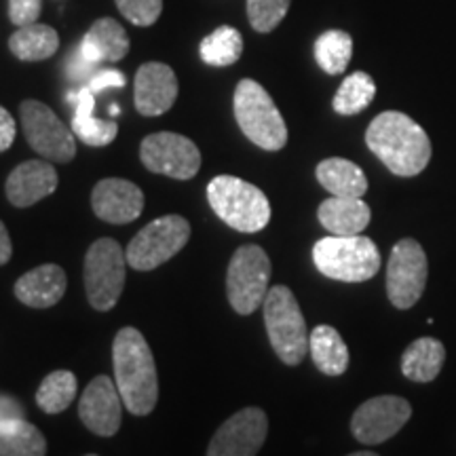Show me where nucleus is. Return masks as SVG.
Returning <instances> with one entry per match:
<instances>
[{"mask_svg":"<svg viewBox=\"0 0 456 456\" xmlns=\"http://www.w3.org/2000/svg\"><path fill=\"white\" fill-rule=\"evenodd\" d=\"M366 144L391 174L402 178L419 175L431 161V140L408 114L387 110L370 123Z\"/></svg>","mask_w":456,"mask_h":456,"instance_id":"f257e3e1","label":"nucleus"},{"mask_svg":"<svg viewBox=\"0 0 456 456\" xmlns=\"http://www.w3.org/2000/svg\"><path fill=\"white\" fill-rule=\"evenodd\" d=\"M114 383L125 408L135 416H148L159 399L157 363L144 334L135 328H123L112 345Z\"/></svg>","mask_w":456,"mask_h":456,"instance_id":"f03ea898","label":"nucleus"},{"mask_svg":"<svg viewBox=\"0 0 456 456\" xmlns=\"http://www.w3.org/2000/svg\"><path fill=\"white\" fill-rule=\"evenodd\" d=\"M313 262L328 279L362 283L380 271V252L372 239L362 235L319 239L313 248Z\"/></svg>","mask_w":456,"mask_h":456,"instance_id":"7ed1b4c3","label":"nucleus"},{"mask_svg":"<svg viewBox=\"0 0 456 456\" xmlns=\"http://www.w3.org/2000/svg\"><path fill=\"white\" fill-rule=\"evenodd\" d=\"M235 118L243 135L262 151L277 152L288 144V127L269 95V91L252 78L239 81L235 89Z\"/></svg>","mask_w":456,"mask_h":456,"instance_id":"20e7f679","label":"nucleus"},{"mask_svg":"<svg viewBox=\"0 0 456 456\" xmlns=\"http://www.w3.org/2000/svg\"><path fill=\"white\" fill-rule=\"evenodd\" d=\"M208 201L216 216L239 232H258L271 220L265 192L235 175H218L209 182Z\"/></svg>","mask_w":456,"mask_h":456,"instance_id":"39448f33","label":"nucleus"},{"mask_svg":"<svg viewBox=\"0 0 456 456\" xmlns=\"http://www.w3.org/2000/svg\"><path fill=\"white\" fill-rule=\"evenodd\" d=\"M262 311L273 351L285 366H298L309 353L311 334L306 332L305 315L292 289L285 285L271 288L262 302Z\"/></svg>","mask_w":456,"mask_h":456,"instance_id":"423d86ee","label":"nucleus"},{"mask_svg":"<svg viewBox=\"0 0 456 456\" xmlns=\"http://www.w3.org/2000/svg\"><path fill=\"white\" fill-rule=\"evenodd\" d=\"M271 260L260 245H241L226 273V296L239 315H252L269 294Z\"/></svg>","mask_w":456,"mask_h":456,"instance_id":"0eeeda50","label":"nucleus"},{"mask_svg":"<svg viewBox=\"0 0 456 456\" xmlns=\"http://www.w3.org/2000/svg\"><path fill=\"white\" fill-rule=\"evenodd\" d=\"M127 256L114 239H100L85 256V289L95 311H110L121 298Z\"/></svg>","mask_w":456,"mask_h":456,"instance_id":"6e6552de","label":"nucleus"},{"mask_svg":"<svg viewBox=\"0 0 456 456\" xmlns=\"http://www.w3.org/2000/svg\"><path fill=\"white\" fill-rule=\"evenodd\" d=\"M191 239V224L182 216H163L152 220L131 239L125 256L131 269L152 271L174 258Z\"/></svg>","mask_w":456,"mask_h":456,"instance_id":"1a4fd4ad","label":"nucleus"},{"mask_svg":"<svg viewBox=\"0 0 456 456\" xmlns=\"http://www.w3.org/2000/svg\"><path fill=\"white\" fill-rule=\"evenodd\" d=\"M429 262L423 245L414 239H402L393 245L387 262V296L395 309H412L427 288Z\"/></svg>","mask_w":456,"mask_h":456,"instance_id":"9d476101","label":"nucleus"},{"mask_svg":"<svg viewBox=\"0 0 456 456\" xmlns=\"http://www.w3.org/2000/svg\"><path fill=\"white\" fill-rule=\"evenodd\" d=\"M20 118L28 144L45 161L70 163L77 155V142L72 129H68L60 117L38 100H26L20 104Z\"/></svg>","mask_w":456,"mask_h":456,"instance_id":"9b49d317","label":"nucleus"},{"mask_svg":"<svg viewBox=\"0 0 456 456\" xmlns=\"http://www.w3.org/2000/svg\"><path fill=\"white\" fill-rule=\"evenodd\" d=\"M140 159L152 174L174 180L195 178L201 167V152L195 142L171 131L146 135L140 144Z\"/></svg>","mask_w":456,"mask_h":456,"instance_id":"f8f14e48","label":"nucleus"},{"mask_svg":"<svg viewBox=\"0 0 456 456\" xmlns=\"http://www.w3.org/2000/svg\"><path fill=\"white\" fill-rule=\"evenodd\" d=\"M410 416H412V406L408 399L397 395L372 397L355 410L351 419V431L357 442L374 446L397 436Z\"/></svg>","mask_w":456,"mask_h":456,"instance_id":"ddd939ff","label":"nucleus"},{"mask_svg":"<svg viewBox=\"0 0 456 456\" xmlns=\"http://www.w3.org/2000/svg\"><path fill=\"white\" fill-rule=\"evenodd\" d=\"M269 436L265 410L243 408L224 420L209 442L208 456H256Z\"/></svg>","mask_w":456,"mask_h":456,"instance_id":"4468645a","label":"nucleus"},{"mask_svg":"<svg viewBox=\"0 0 456 456\" xmlns=\"http://www.w3.org/2000/svg\"><path fill=\"white\" fill-rule=\"evenodd\" d=\"M123 397L110 376H95L83 391L78 402V416L95 436L112 437L121 429Z\"/></svg>","mask_w":456,"mask_h":456,"instance_id":"2eb2a0df","label":"nucleus"},{"mask_svg":"<svg viewBox=\"0 0 456 456\" xmlns=\"http://www.w3.org/2000/svg\"><path fill=\"white\" fill-rule=\"evenodd\" d=\"M178 98V78L167 64L148 61L135 72L134 102L142 117H161Z\"/></svg>","mask_w":456,"mask_h":456,"instance_id":"dca6fc26","label":"nucleus"},{"mask_svg":"<svg viewBox=\"0 0 456 456\" xmlns=\"http://www.w3.org/2000/svg\"><path fill=\"white\" fill-rule=\"evenodd\" d=\"M91 208L100 220L110 224H127L140 218L144 209V192L138 184L121 178H106L91 192Z\"/></svg>","mask_w":456,"mask_h":456,"instance_id":"f3484780","label":"nucleus"},{"mask_svg":"<svg viewBox=\"0 0 456 456\" xmlns=\"http://www.w3.org/2000/svg\"><path fill=\"white\" fill-rule=\"evenodd\" d=\"M57 188V171L49 161H26L11 171L7 178V199L15 208H30L53 195Z\"/></svg>","mask_w":456,"mask_h":456,"instance_id":"a211bd4d","label":"nucleus"},{"mask_svg":"<svg viewBox=\"0 0 456 456\" xmlns=\"http://www.w3.org/2000/svg\"><path fill=\"white\" fill-rule=\"evenodd\" d=\"M66 288L64 269L57 265H43L17 279L13 292L21 305L32 309H49L64 298Z\"/></svg>","mask_w":456,"mask_h":456,"instance_id":"6ab92c4d","label":"nucleus"},{"mask_svg":"<svg viewBox=\"0 0 456 456\" xmlns=\"http://www.w3.org/2000/svg\"><path fill=\"white\" fill-rule=\"evenodd\" d=\"M68 102L74 104L72 134L87 146L112 144L118 134L117 121H104L95 117V94L89 87H81L68 94Z\"/></svg>","mask_w":456,"mask_h":456,"instance_id":"aec40b11","label":"nucleus"},{"mask_svg":"<svg viewBox=\"0 0 456 456\" xmlns=\"http://www.w3.org/2000/svg\"><path fill=\"white\" fill-rule=\"evenodd\" d=\"M129 37L125 28L112 17H102L89 28L78 45V53L91 64L100 66L102 61H121L129 53Z\"/></svg>","mask_w":456,"mask_h":456,"instance_id":"412c9836","label":"nucleus"},{"mask_svg":"<svg viewBox=\"0 0 456 456\" xmlns=\"http://www.w3.org/2000/svg\"><path fill=\"white\" fill-rule=\"evenodd\" d=\"M317 218L330 235L349 237L362 235V231L372 220L370 205L355 197H330L319 205Z\"/></svg>","mask_w":456,"mask_h":456,"instance_id":"4be33fe9","label":"nucleus"},{"mask_svg":"<svg viewBox=\"0 0 456 456\" xmlns=\"http://www.w3.org/2000/svg\"><path fill=\"white\" fill-rule=\"evenodd\" d=\"M317 180L332 197L362 199L368 192V178L363 169L346 159H326L317 165Z\"/></svg>","mask_w":456,"mask_h":456,"instance_id":"5701e85b","label":"nucleus"},{"mask_svg":"<svg viewBox=\"0 0 456 456\" xmlns=\"http://www.w3.org/2000/svg\"><path fill=\"white\" fill-rule=\"evenodd\" d=\"M446 349L437 338L423 336L410 342L402 355V372L412 383H431L442 372Z\"/></svg>","mask_w":456,"mask_h":456,"instance_id":"b1692460","label":"nucleus"},{"mask_svg":"<svg viewBox=\"0 0 456 456\" xmlns=\"http://www.w3.org/2000/svg\"><path fill=\"white\" fill-rule=\"evenodd\" d=\"M309 353L319 372L340 376L349 368V349L332 326H317L309 336Z\"/></svg>","mask_w":456,"mask_h":456,"instance_id":"393cba45","label":"nucleus"},{"mask_svg":"<svg viewBox=\"0 0 456 456\" xmlns=\"http://www.w3.org/2000/svg\"><path fill=\"white\" fill-rule=\"evenodd\" d=\"M9 49L21 61H43L53 57L60 49V37L51 26L37 21V24L17 28V32L9 38Z\"/></svg>","mask_w":456,"mask_h":456,"instance_id":"a878e982","label":"nucleus"},{"mask_svg":"<svg viewBox=\"0 0 456 456\" xmlns=\"http://www.w3.org/2000/svg\"><path fill=\"white\" fill-rule=\"evenodd\" d=\"M47 440L26 419L0 423V456H45Z\"/></svg>","mask_w":456,"mask_h":456,"instance_id":"bb28decb","label":"nucleus"},{"mask_svg":"<svg viewBox=\"0 0 456 456\" xmlns=\"http://www.w3.org/2000/svg\"><path fill=\"white\" fill-rule=\"evenodd\" d=\"M243 53V37L237 28L220 26L203 38L199 45V55L208 66L226 68L239 61Z\"/></svg>","mask_w":456,"mask_h":456,"instance_id":"cd10ccee","label":"nucleus"},{"mask_svg":"<svg viewBox=\"0 0 456 456\" xmlns=\"http://www.w3.org/2000/svg\"><path fill=\"white\" fill-rule=\"evenodd\" d=\"M376 95L374 78L366 72H353L342 81V85L334 95V110L342 117H353V114L363 112L372 104Z\"/></svg>","mask_w":456,"mask_h":456,"instance_id":"c85d7f7f","label":"nucleus"},{"mask_svg":"<svg viewBox=\"0 0 456 456\" xmlns=\"http://www.w3.org/2000/svg\"><path fill=\"white\" fill-rule=\"evenodd\" d=\"M77 397V376L70 370H55L37 391V406L47 414H60L70 406Z\"/></svg>","mask_w":456,"mask_h":456,"instance_id":"c756f323","label":"nucleus"},{"mask_svg":"<svg viewBox=\"0 0 456 456\" xmlns=\"http://www.w3.org/2000/svg\"><path fill=\"white\" fill-rule=\"evenodd\" d=\"M353 57L351 34L342 30H328L315 41V60L326 74H342Z\"/></svg>","mask_w":456,"mask_h":456,"instance_id":"7c9ffc66","label":"nucleus"},{"mask_svg":"<svg viewBox=\"0 0 456 456\" xmlns=\"http://www.w3.org/2000/svg\"><path fill=\"white\" fill-rule=\"evenodd\" d=\"M292 0H248L249 24L256 32H273L288 15Z\"/></svg>","mask_w":456,"mask_h":456,"instance_id":"2f4dec72","label":"nucleus"},{"mask_svg":"<svg viewBox=\"0 0 456 456\" xmlns=\"http://www.w3.org/2000/svg\"><path fill=\"white\" fill-rule=\"evenodd\" d=\"M123 17L134 26H152L163 13V0H114Z\"/></svg>","mask_w":456,"mask_h":456,"instance_id":"473e14b6","label":"nucleus"},{"mask_svg":"<svg viewBox=\"0 0 456 456\" xmlns=\"http://www.w3.org/2000/svg\"><path fill=\"white\" fill-rule=\"evenodd\" d=\"M43 0H9V20L17 28L37 24Z\"/></svg>","mask_w":456,"mask_h":456,"instance_id":"72a5a7b5","label":"nucleus"},{"mask_svg":"<svg viewBox=\"0 0 456 456\" xmlns=\"http://www.w3.org/2000/svg\"><path fill=\"white\" fill-rule=\"evenodd\" d=\"M125 74L123 72H118V70H100V72H95L94 77L89 78V83H87V87L94 91L95 95L100 94V91H104V89H121V87H125Z\"/></svg>","mask_w":456,"mask_h":456,"instance_id":"f704fd0d","label":"nucleus"},{"mask_svg":"<svg viewBox=\"0 0 456 456\" xmlns=\"http://www.w3.org/2000/svg\"><path fill=\"white\" fill-rule=\"evenodd\" d=\"M15 134L17 127L13 117H11L9 110H4V108L0 106V152L9 151V148L13 146Z\"/></svg>","mask_w":456,"mask_h":456,"instance_id":"c9c22d12","label":"nucleus"},{"mask_svg":"<svg viewBox=\"0 0 456 456\" xmlns=\"http://www.w3.org/2000/svg\"><path fill=\"white\" fill-rule=\"evenodd\" d=\"M17 419H26L24 406L15 397L0 395V423H9V420Z\"/></svg>","mask_w":456,"mask_h":456,"instance_id":"e433bc0d","label":"nucleus"},{"mask_svg":"<svg viewBox=\"0 0 456 456\" xmlns=\"http://www.w3.org/2000/svg\"><path fill=\"white\" fill-rule=\"evenodd\" d=\"M11 254H13V245H11V237L4 228L3 222H0V266L7 265L11 260Z\"/></svg>","mask_w":456,"mask_h":456,"instance_id":"4c0bfd02","label":"nucleus"},{"mask_svg":"<svg viewBox=\"0 0 456 456\" xmlns=\"http://www.w3.org/2000/svg\"><path fill=\"white\" fill-rule=\"evenodd\" d=\"M349 456H380V454L370 452V450H362V452H353V454H349Z\"/></svg>","mask_w":456,"mask_h":456,"instance_id":"58836bf2","label":"nucleus"},{"mask_svg":"<svg viewBox=\"0 0 456 456\" xmlns=\"http://www.w3.org/2000/svg\"><path fill=\"white\" fill-rule=\"evenodd\" d=\"M118 112H121V110H118V106H112V108H110V114H114V117H117Z\"/></svg>","mask_w":456,"mask_h":456,"instance_id":"ea45409f","label":"nucleus"},{"mask_svg":"<svg viewBox=\"0 0 456 456\" xmlns=\"http://www.w3.org/2000/svg\"><path fill=\"white\" fill-rule=\"evenodd\" d=\"M87 456H98V454H87Z\"/></svg>","mask_w":456,"mask_h":456,"instance_id":"a19ab883","label":"nucleus"}]
</instances>
